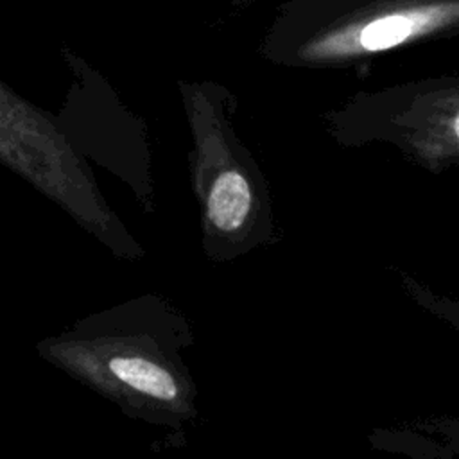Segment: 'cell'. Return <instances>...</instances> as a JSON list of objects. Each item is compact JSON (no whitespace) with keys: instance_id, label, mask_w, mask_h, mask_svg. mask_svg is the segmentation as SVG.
<instances>
[{"instance_id":"obj_1","label":"cell","mask_w":459,"mask_h":459,"mask_svg":"<svg viewBox=\"0 0 459 459\" xmlns=\"http://www.w3.org/2000/svg\"><path fill=\"white\" fill-rule=\"evenodd\" d=\"M194 328L167 298L143 294L77 319L36 342L38 355L178 443L199 418V391L185 351Z\"/></svg>"},{"instance_id":"obj_3","label":"cell","mask_w":459,"mask_h":459,"mask_svg":"<svg viewBox=\"0 0 459 459\" xmlns=\"http://www.w3.org/2000/svg\"><path fill=\"white\" fill-rule=\"evenodd\" d=\"M0 163L63 208L117 258L145 251L102 197L84 156L50 115L0 81Z\"/></svg>"},{"instance_id":"obj_4","label":"cell","mask_w":459,"mask_h":459,"mask_svg":"<svg viewBox=\"0 0 459 459\" xmlns=\"http://www.w3.org/2000/svg\"><path fill=\"white\" fill-rule=\"evenodd\" d=\"M289 13L317 20L314 36L299 47L314 59L380 52L459 27V0H298Z\"/></svg>"},{"instance_id":"obj_5","label":"cell","mask_w":459,"mask_h":459,"mask_svg":"<svg viewBox=\"0 0 459 459\" xmlns=\"http://www.w3.org/2000/svg\"><path fill=\"white\" fill-rule=\"evenodd\" d=\"M454 127H455V134L459 136V115H457V118H455V124H454Z\"/></svg>"},{"instance_id":"obj_2","label":"cell","mask_w":459,"mask_h":459,"mask_svg":"<svg viewBox=\"0 0 459 459\" xmlns=\"http://www.w3.org/2000/svg\"><path fill=\"white\" fill-rule=\"evenodd\" d=\"M179 93L192 134L188 167L201 246L206 258L230 262L253 244L262 215L255 170L231 122L235 99L213 81H179Z\"/></svg>"}]
</instances>
